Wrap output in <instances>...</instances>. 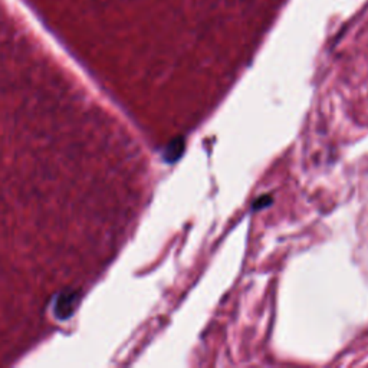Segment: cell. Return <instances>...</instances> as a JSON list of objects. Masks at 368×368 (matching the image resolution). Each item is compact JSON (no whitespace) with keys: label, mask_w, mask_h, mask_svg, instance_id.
I'll use <instances>...</instances> for the list:
<instances>
[{"label":"cell","mask_w":368,"mask_h":368,"mask_svg":"<svg viewBox=\"0 0 368 368\" xmlns=\"http://www.w3.org/2000/svg\"><path fill=\"white\" fill-rule=\"evenodd\" d=\"M78 305H79V292L72 289L62 291L55 301L54 307L55 317L59 321L69 320L75 313Z\"/></svg>","instance_id":"6da1fadb"},{"label":"cell","mask_w":368,"mask_h":368,"mask_svg":"<svg viewBox=\"0 0 368 368\" xmlns=\"http://www.w3.org/2000/svg\"><path fill=\"white\" fill-rule=\"evenodd\" d=\"M271 204H272V197H269V195H265V196H260L258 200H255V203L252 204V209L260 210V209L269 207Z\"/></svg>","instance_id":"3957f363"},{"label":"cell","mask_w":368,"mask_h":368,"mask_svg":"<svg viewBox=\"0 0 368 368\" xmlns=\"http://www.w3.org/2000/svg\"><path fill=\"white\" fill-rule=\"evenodd\" d=\"M184 148H186V143H184V138L183 137H177L174 138L173 142L168 143V146L166 147L164 153H163V160L166 163H176L180 157L183 155L184 153Z\"/></svg>","instance_id":"7a4b0ae2"}]
</instances>
